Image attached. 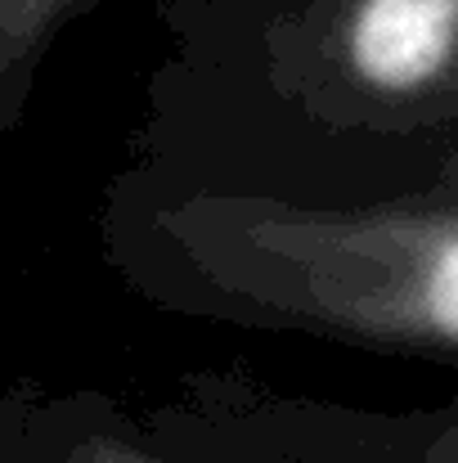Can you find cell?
<instances>
[{"label": "cell", "mask_w": 458, "mask_h": 463, "mask_svg": "<svg viewBox=\"0 0 458 463\" xmlns=\"http://www.w3.org/2000/svg\"><path fill=\"white\" fill-rule=\"evenodd\" d=\"M0 463H32V455H23L18 446H9V441H0Z\"/></svg>", "instance_id": "cell-6"}, {"label": "cell", "mask_w": 458, "mask_h": 463, "mask_svg": "<svg viewBox=\"0 0 458 463\" xmlns=\"http://www.w3.org/2000/svg\"><path fill=\"white\" fill-rule=\"evenodd\" d=\"M108 252L162 307L458 360V145L391 194H310L149 154L113 184Z\"/></svg>", "instance_id": "cell-1"}, {"label": "cell", "mask_w": 458, "mask_h": 463, "mask_svg": "<svg viewBox=\"0 0 458 463\" xmlns=\"http://www.w3.org/2000/svg\"><path fill=\"white\" fill-rule=\"evenodd\" d=\"M95 9L99 0H0V140L14 131L54 41Z\"/></svg>", "instance_id": "cell-4"}, {"label": "cell", "mask_w": 458, "mask_h": 463, "mask_svg": "<svg viewBox=\"0 0 458 463\" xmlns=\"http://www.w3.org/2000/svg\"><path fill=\"white\" fill-rule=\"evenodd\" d=\"M319 463H458V396L418 414H323Z\"/></svg>", "instance_id": "cell-3"}, {"label": "cell", "mask_w": 458, "mask_h": 463, "mask_svg": "<svg viewBox=\"0 0 458 463\" xmlns=\"http://www.w3.org/2000/svg\"><path fill=\"white\" fill-rule=\"evenodd\" d=\"M180 59L248 86L284 131L458 136V0H157Z\"/></svg>", "instance_id": "cell-2"}, {"label": "cell", "mask_w": 458, "mask_h": 463, "mask_svg": "<svg viewBox=\"0 0 458 463\" xmlns=\"http://www.w3.org/2000/svg\"><path fill=\"white\" fill-rule=\"evenodd\" d=\"M50 463H189V459L157 455V450L122 437V432H108V428H86L59 459H50Z\"/></svg>", "instance_id": "cell-5"}]
</instances>
